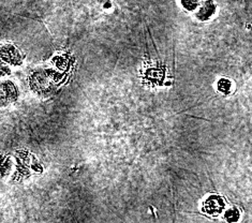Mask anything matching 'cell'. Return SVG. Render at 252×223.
Listing matches in <instances>:
<instances>
[{
  "instance_id": "cell-1",
  "label": "cell",
  "mask_w": 252,
  "mask_h": 223,
  "mask_svg": "<svg viewBox=\"0 0 252 223\" xmlns=\"http://www.w3.org/2000/svg\"><path fill=\"white\" fill-rule=\"evenodd\" d=\"M32 87L37 94L49 95L55 89V83L47 72L41 71L32 76Z\"/></svg>"
},
{
  "instance_id": "cell-2",
  "label": "cell",
  "mask_w": 252,
  "mask_h": 223,
  "mask_svg": "<svg viewBox=\"0 0 252 223\" xmlns=\"http://www.w3.org/2000/svg\"><path fill=\"white\" fill-rule=\"evenodd\" d=\"M225 207L223 198L219 195H211L206 198L204 203V210L209 215L218 216L220 215Z\"/></svg>"
},
{
  "instance_id": "cell-3",
  "label": "cell",
  "mask_w": 252,
  "mask_h": 223,
  "mask_svg": "<svg viewBox=\"0 0 252 223\" xmlns=\"http://www.w3.org/2000/svg\"><path fill=\"white\" fill-rule=\"evenodd\" d=\"M0 95H1V103L2 105H5L12 103V102H14L17 99V97H19V92H17L13 83L4 82L1 85Z\"/></svg>"
},
{
  "instance_id": "cell-4",
  "label": "cell",
  "mask_w": 252,
  "mask_h": 223,
  "mask_svg": "<svg viewBox=\"0 0 252 223\" xmlns=\"http://www.w3.org/2000/svg\"><path fill=\"white\" fill-rule=\"evenodd\" d=\"M1 57L11 64H20L22 63V56L13 45H3L1 50Z\"/></svg>"
},
{
  "instance_id": "cell-5",
  "label": "cell",
  "mask_w": 252,
  "mask_h": 223,
  "mask_svg": "<svg viewBox=\"0 0 252 223\" xmlns=\"http://www.w3.org/2000/svg\"><path fill=\"white\" fill-rule=\"evenodd\" d=\"M216 12V4L213 0H206L205 2L201 4L199 11L196 12V17L200 21H207L215 14Z\"/></svg>"
},
{
  "instance_id": "cell-6",
  "label": "cell",
  "mask_w": 252,
  "mask_h": 223,
  "mask_svg": "<svg viewBox=\"0 0 252 223\" xmlns=\"http://www.w3.org/2000/svg\"><path fill=\"white\" fill-rule=\"evenodd\" d=\"M239 217H241V213L237 208H230L229 210H226L224 214V218L227 222L230 223H235L239 220Z\"/></svg>"
},
{
  "instance_id": "cell-7",
  "label": "cell",
  "mask_w": 252,
  "mask_h": 223,
  "mask_svg": "<svg viewBox=\"0 0 252 223\" xmlns=\"http://www.w3.org/2000/svg\"><path fill=\"white\" fill-rule=\"evenodd\" d=\"M218 89L220 93L229 95L232 90V82L230 80H227V78H221L218 82Z\"/></svg>"
},
{
  "instance_id": "cell-8",
  "label": "cell",
  "mask_w": 252,
  "mask_h": 223,
  "mask_svg": "<svg viewBox=\"0 0 252 223\" xmlns=\"http://www.w3.org/2000/svg\"><path fill=\"white\" fill-rule=\"evenodd\" d=\"M202 0H182L183 7L188 11H194L199 7H201Z\"/></svg>"
}]
</instances>
